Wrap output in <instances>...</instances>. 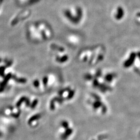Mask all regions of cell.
Returning <instances> with one entry per match:
<instances>
[{
    "mask_svg": "<svg viewBox=\"0 0 140 140\" xmlns=\"http://www.w3.org/2000/svg\"><path fill=\"white\" fill-rule=\"evenodd\" d=\"M66 41L69 45L74 46L77 45L80 42L79 37L77 34L73 33H70L66 36Z\"/></svg>",
    "mask_w": 140,
    "mask_h": 140,
    "instance_id": "5",
    "label": "cell"
},
{
    "mask_svg": "<svg viewBox=\"0 0 140 140\" xmlns=\"http://www.w3.org/2000/svg\"><path fill=\"white\" fill-rule=\"evenodd\" d=\"M24 31L28 42L37 45L49 42L54 35L52 25L45 20L29 22L25 25Z\"/></svg>",
    "mask_w": 140,
    "mask_h": 140,
    "instance_id": "1",
    "label": "cell"
},
{
    "mask_svg": "<svg viewBox=\"0 0 140 140\" xmlns=\"http://www.w3.org/2000/svg\"><path fill=\"white\" fill-rule=\"evenodd\" d=\"M61 15L66 23L76 27L80 25L83 20L84 10L79 5H69L62 8Z\"/></svg>",
    "mask_w": 140,
    "mask_h": 140,
    "instance_id": "2",
    "label": "cell"
},
{
    "mask_svg": "<svg viewBox=\"0 0 140 140\" xmlns=\"http://www.w3.org/2000/svg\"><path fill=\"white\" fill-rule=\"evenodd\" d=\"M18 2L21 5L23 6H30L35 4L39 2L40 0H18Z\"/></svg>",
    "mask_w": 140,
    "mask_h": 140,
    "instance_id": "6",
    "label": "cell"
},
{
    "mask_svg": "<svg viewBox=\"0 0 140 140\" xmlns=\"http://www.w3.org/2000/svg\"><path fill=\"white\" fill-rule=\"evenodd\" d=\"M32 14L29 9L24 8L17 12L12 16L9 21V24L12 27H16L30 18Z\"/></svg>",
    "mask_w": 140,
    "mask_h": 140,
    "instance_id": "4",
    "label": "cell"
},
{
    "mask_svg": "<svg viewBox=\"0 0 140 140\" xmlns=\"http://www.w3.org/2000/svg\"><path fill=\"white\" fill-rule=\"evenodd\" d=\"M139 137L140 138V131H139Z\"/></svg>",
    "mask_w": 140,
    "mask_h": 140,
    "instance_id": "7",
    "label": "cell"
},
{
    "mask_svg": "<svg viewBox=\"0 0 140 140\" xmlns=\"http://www.w3.org/2000/svg\"><path fill=\"white\" fill-rule=\"evenodd\" d=\"M49 55L52 61L57 65L62 66L69 63L71 57L65 47L57 42H52L48 47Z\"/></svg>",
    "mask_w": 140,
    "mask_h": 140,
    "instance_id": "3",
    "label": "cell"
}]
</instances>
